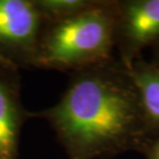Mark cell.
Instances as JSON below:
<instances>
[{
	"label": "cell",
	"mask_w": 159,
	"mask_h": 159,
	"mask_svg": "<svg viewBox=\"0 0 159 159\" xmlns=\"http://www.w3.org/2000/svg\"><path fill=\"white\" fill-rule=\"evenodd\" d=\"M28 118L49 123L68 159L142 153L151 139L136 89L117 58L71 74L58 102Z\"/></svg>",
	"instance_id": "cell-1"
},
{
	"label": "cell",
	"mask_w": 159,
	"mask_h": 159,
	"mask_svg": "<svg viewBox=\"0 0 159 159\" xmlns=\"http://www.w3.org/2000/svg\"><path fill=\"white\" fill-rule=\"evenodd\" d=\"M116 0H95L84 11L46 23L34 67L71 74L115 59Z\"/></svg>",
	"instance_id": "cell-2"
},
{
	"label": "cell",
	"mask_w": 159,
	"mask_h": 159,
	"mask_svg": "<svg viewBox=\"0 0 159 159\" xmlns=\"http://www.w3.org/2000/svg\"><path fill=\"white\" fill-rule=\"evenodd\" d=\"M44 25L33 0H0V61L34 67Z\"/></svg>",
	"instance_id": "cell-3"
},
{
	"label": "cell",
	"mask_w": 159,
	"mask_h": 159,
	"mask_svg": "<svg viewBox=\"0 0 159 159\" xmlns=\"http://www.w3.org/2000/svg\"><path fill=\"white\" fill-rule=\"evenodd\" d=\"M158 43L159 0H116V58L128 67Z\"/></svg>",
	"instance_id": "cell-4"
},
{
	"label": "cell",
	"mask_w": 159,
	"mask_h": 159,
	"mask_svg": "<svg viewBox=\"0 0 159 159\" xmlns=\"http://www.w3.org/2000/svg\"><path fill=\"white\" fill-rule=\"evenodd\" d=\"M27 119L19 69L0 61V159H18L22 127Z\"/></svg>",
	"instance_id": "cell-5"
},
{
	"label": "cell",
	"mask_w": 159,
	"mask_h": 159,
	"mask_svg": "<svg viewBox=\"0 0 159 159\" xmlns=\"http://www.w3.org/2000/svg\"><path fill=\"white\" fill-rule=\"evenodd\" d=\"M138 92L151 139L159 135V64L143 57L125 67Z\"/></svg>",
	"instance_id": "cell-6"
},
{
	"label": "cell",
	"mask_w": 159,
	"mask_h": 159,
	"mask_svg": "<svg viewBox=\"0 0 159 159\" xmlns=\"http://www.w3.org/2000/svg\"><path fill=\"white\" fill-rule=\"evenodd\" d=\"M46 23L61 21L84 11L95 0H33Z\"/></svg>",
	"instance_id": "cell-7"
},
{
	"label": "cell",
	"mask_w": 159,
	"mask_h": 159,
	"mask_svg": "<svg viewBox=\"0 0 159 159\" xmlns=\"http://www.w3.org/2000/svg\"><path fill=\"white\" fill-rule=\"evenodd\" d=\"M147 159H159V135L150 139L142 151Z\"/></svg>",
	"instance_id": "cell-8"
},
{
	"label": "cell",
	"mask_w": 159,
	"mask_h": 159,
	"mask_svg": "<svg viewBox=\"0 0 159 159\" xmlns=\"http://www.w3.org/2000/svg\"><path fill=\"white\" fill-rule=\"evenodd\" d=\"M152 61L156 62L159 64V43L153 48V60H152Z\"/></svg>",
	"instance_id": "cell-9"
}]
</instances>
